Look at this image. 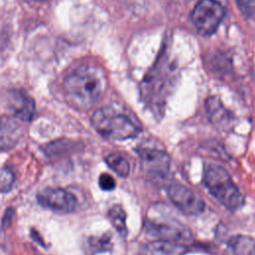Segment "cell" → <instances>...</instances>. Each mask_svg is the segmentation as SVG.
<instances>
[{
	"label": "cell",
	"mask_w": 255,
	"mask_h": 255,
	"mask_svg": "<svg viewBox=\"0 0 255 255\" xmlns=\"http://www.w3.org/2000/svg\"><path fill=\"white\" fill-rule=\"evenodd\" d=\"M202 182L210 194L225 208L234 211L243 205V194L223 166L215 163H205Z\"/></svg>",
	"instance_id": "4"
},
{
	"label": "cell",
	"mask_w": 255,
	"mask_h": 255,
	"mask_svg": "<svg viewBox=\"0 0 255 255\" xmlns=\"http://www.w3.org/2000/svg\"><path fill=\"white\" fill-rule=\"evenodd\" d=\"M23 134L22 127L16 119L3 116L0 118V150L13 148Z\"/></svg>",
	"instance_id": "11"
},
{
	"label": "cell",
	"mask_w": 255,
	"mask_h": 255,
	"mask_svg": "<svg viewBox=\"0 0 255 255\" xmlns=\"http://www.w3.org/2000/svg\"><path fill=\"white\" fill-rule=\"evenodd\" d=\"M141 168L148 175L164 177L170 169L171 158L169 154L160 148L141 147L137 150Z\"/></svg>",
	"instance_id": "9"
},
{
	"label": "cell",
	"mask_w": 255,
	"mask_h": 255,
	"mask_svg": "<svg viewBox=\"0 0 255 255\" xmlns=\"http://www.w3.org/2000/svg\"><path fill=\"white\" fill-rule=\"evenodd\" d=\"M14 182V174L13 172L5 167L0 170V192H8Z\"/></svg>",
	"instance_id": "18"
},
{
	"label": "cell",
	"mask_w": 255,
	"mask_h": 255,
	"mask_svg": "<svg viewBox=\"0 0 255 255\" xmlns=\"http://www.w3.org/2000/svg\"><path fill=\"white\" fill-rule=\"evenodd\" d=\"M91 122L103 137L111 140L133 138L141 131V124L133 115L112 106L98 109Z\"/></svg>",
	"instance_id": "3"
},
{
	"label": "cell",
	"mask_w": 255,
	"mask_h": 255,
	"mask_svg": "<svg viewBox=\"0 0 255 255\" xmlns=\"http://www.w3.org/2000/svg\"><path fill=\"white\" fill-rule=\"evenodd\" d=\"M63 87L71 105L77 109L87 110L92 108L105 94L108 78L101 66L85 64L65 79Z\"/></svg>",
	"instance_id": "1"
},
{
	"label": "cell",
	"mask_w": 255,
	"mask_h": 255,
	"mask_svg": "<svg viewBox=\"0 0 255 255\" xmlns=\"http://www.w3.org/2000/svg\"><path fill=\"white\" fill-rule=\"evenodd\" d=\"M113 241L111 233H105L101 236H92L87 240V250L91 255L112 250Z\"/></svg>",
	"instance_id": "16"
},
{
	"label": "cell",
	"mask_w": 255,
	"mask_h": 255,
	"mask_svg": "<svg viewBox=\"0 0 255 255\" xmlns=\"http://www.w3.org/2000/svg\"><path fill=\"white\" fill-rule=\"evenodd\" d=\"M225 15L224 7L217 0H199L191 12V21L202 36L214 34Z\"/></svg>",
	"instance_id": "5"
},
{
	"label": "cell",
	"mask_w": 255,
	"mask_h": 255,
	"mask_svg": "<svg viewBox=\"0 0 255 255\" xmlns=\"http://www.w3.org/2000/svg\"><path fill=\"white\" fill-rule=\"evenodd\" d=\"M99 185L103 190H113L116 188V181L109 173H102L99 177Z\"/></svg>",
	"instance_id": "20"
},
{
	"label": "cell",
	"mask_w": 255,
	"mask_h": 255,
	"mask_svg": "<svg viewBox=\"0 0 255 255\" xmlns=\"http://www.w3.org/2000/svg\"><path fill=\"white\" fill-rule=\"evenodd\" d=\"M11 107L17 119L23 122L32 121L35 114V103L33 99L22 93H14L11 100Z\"/></svg>",
	"instance_id": "13"
},
{
	"label": "cell",
	"mask_w": 255,
	"mask_h": 255,
	"mask_svg": "<svg viewBox=\"0 0 255 255\" xmlns=\"http://www.w3.org/2000/svg\"><path fill=\"white\" fill-rule=\"evenodd\" d=\"M187 248L179 242L157 239L143 246V255H183Z\"/></svg>",
	"instance_id": "12"
},
{
	"label": "cell",
	"mask_w": 255,
	"mask_h": 255,
	"mask_svg": "<svg viewBox=\"0 0 255 255\" xmlns=\"http://www.w3.org/2000/svg\"><path fill=\"white\" fill-rule=\"evenodd\" d=\"M13 214H14V212H13V210H12L11 208H9V209L6 210L5 215H4V217H3V221H2V224H3V227H4V228H6L7 226L10 225Z\"/></svg>",
	"instance_id": "21"
},
{
	"label": "cell",
	"mask_w": 255,
	"mask_h": 255,
	"mask_svg": "<svg viewBox=\"0 0 255 255\" xmlns=\"http://www.w3.org/2000/svg\"><path fill=\"white\" fill-rule=\"evenodd\" d=\"M37 200L43 207L61 214L72 212L78 204L76 196L63 188H46L38 193Z\"/></svg>",
	"instance_id": "8"
},
{
	"label": "cell",
	"mask_w": 255,
	"mask_h": 255,
	"mask_svg": "<svg viewBox=\"0 0 255 255\" xmlns=\"http://www.w3.org/2000/svg\"><path fill=\"white\" fill-rule=\"evenodd\" d=\"M144 230L149 236L160 240L186 242L191 238V231L175 219L147 218Z\"/></svg>",
	"instance_id": "6"
},
{
	"label": "cell",
	"mask_w": 255,
	"mask_h": 255,
	"mask_svg": "<svg viewBox=\"0 0 255 255\" xmlns=\"http://www.w3.org/2000/svg\"><path fill=\"white\" fill-rule=\"evenodd\" d=\"M205 110L210 123L215 128L221 130H228L232 128L234 117L217 96H210L206 99Z\"/></svg>",
	"instance_id": "10"
},
{
	"label": "cell",
	"mask_w": 255,
	"mask_h": 255,
	"mask_svg": "<svg viewBox=\"0 0 255 255\" xmlns=\"http://www.w3.org/2000/svg\"><path fill=\"white\" fill-rule=\"evenodd\" d=\"M228 255H255V240L246 235H235L227 242Z\"/></svg>",
	"instance_id": "14"
},
{
	"label": "cell",
	"mask_w": 255,
	"mask_h": 255,
	"mask_svg": "<svg viewBox=\"0 0 255 255\" xmlns=\"http://www.w3.org/2000/svg\"><path fill=\"white\" fill-rule=\"evenodd\" d=\"M175 68L165 50L140 83V99L155 115H161L175 79Z\"/></svg>",
	"instance_id": "2"
},
{
	"label": "cell",
	"mask_w": 255,
	"mask_h": 255,
	"mask_svg": "<svg viewBox=\"0 0 255 255\" xmlns=\"http://www.w3.org/2000/svg\"><path fill=\"white\" fill-rule=\"evenodd\" d=\"M172 204L186 215H198L205 209L203 199L192 189L179 183H172L166 189Z\"/></svg>",
	"instance_id": "7"
},
{
	"label": "cell",
	"mask_w": 255,
	"mask_h": 255,
	"mask_svg": "<svg viewBox=\"0 0 255 255\" xmlns=\"http://www.w3.org/2000/svg\"><path fill=\"white\" fill-rule=\"evenodd\" d=\"M236 3L247 18L255 21V0H236Z\"/></svg>",
	"instance_id": "19"
},
{
	"label": "cell",
	"mask_w": 255,
	"mask_h": 255,
	"mask_svg": "<svg viewBox=\"0 0 255 255\" xmlns=\"http://www.w3.org/2000/svg\"><path fill=\"white\" fill-rule=\"evenodd\" d=\"M105 160L108 166L112 170H114L119 176L127 177L129 174L130 165L124 155L118 152H112L106 156Z\"/></svg>",
	"instance_id": "17"
},
{
	"label": "cell",
	"mask_w": 255,
	"mask_h": 255,
	"mask_svg": "<svg viewBox=\"0 0 255 255\" xmlns=\"http://www.w3.org/2000/svg\"><path fill=\"white\" fill-rule=\"evenodd\" d=\"M108 216L110 218L111 223L118 231V233L122 237H127L128 235V228H127V214L125 209L120 204L113 205L109 211Z\"/></svg>",
	"instance_id": "15"
}]
</instances>
